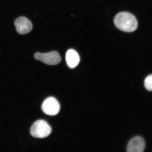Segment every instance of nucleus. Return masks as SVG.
Returning a JSON list of instances; mask_svg holds the SVG:
<instances>
[{"mask_svg": "<svg viewBox=\"0 0 152 152\" xmlns=\"http://www.w3.org/2000/svg\"><path fill=\"white\" fill-rule=\"evenodd\" d=\"M144 86L148 91H152V75H148L144 80Z\"/></svg>", "mask_w": 152, "mask_h": 152, "instance_id": "nucleus-8", "label": "nucleus"}, {"mask_svg": "<svg viewBox=\"0 0 152 152\" xmlns=\"http://www.w3.org/2000/svg\"><path fill=\"white\" fill-rule=\"evenodd\" d=\"M114 24L118 28L123 31L131 33L138 27L137 20L134 15L126 12L118 13L115 17Z\"/></svg>", "mask_w": 152, "mask_h": 152, "instance_id": "nucleus-1", "label": "nucleus"}, {"mask_svg": "<svg viewBox=\"0 0 152 152\" xmlns=\"http://www.w3.org/2000/svg\"><path fill=\"white\" fill-rule=\"evenodd\" d=\"M66 60L69 67L73 68L75 67L79 64L80 58L77 53L73 49H71L66 52Z\"/></svg>", "mask_w": 152, "mask_h": 152, "instance_id": "nucleus-7", "label": "nucleus"}, {"mask_svg": "<svg viewBox=\"0 0 152 152\" xmlns=\"http://www.w3.org/2000/svg\"><path fill=\"white\" fill-rule=\"evenodd\" d=\"M18 33L21 35L27 34L31 31L33 24L26 17H20L16 19L14 22Z\"/></svg>", "mask_w": 152, "mask_h": 152, "instance_id": "nucleus-5", "label": "nucleus"}, {"mask_svg": "<svg viewBox=\"0 0 152 152\" xmlns=\"http://www.w3.org/2000/svg\"><path fill=\"white\" fill-rule=\"evenodd\" d=\"M52 129L46 121L43 120L36 121L32 125L30 134L34 137L44 138L51 134Z\"/></svg>", "mask_w": 152, "mask_h": 152, "instance_id": "nucleus-2", "label": "nucleus"}, {"mask_svg": "<svg viewBox=\"0 0 152 152\" xmlns=\"http://www.w3.org/2000/svg\"><path fill=\"white\" fill-rule=\"evenodd\" d=\"M42 108L43 111L47 115H54L59 112L60 105L56 98L50 97L44 101Z\"/></svg>", "mask_w": 152, "mask_h": 152, "instance_id": "nucleus-4", "label": "nucleus"}, {"mask_svg": "<svg viewBox=\"0 0 152 152\" xmlns=\"http://www.w3.org/2000/svg\"><path fill=\"white\" fill-rule=\"evenodd\" d=\"M35 59L49 65H56L59 64L61 60L58 53L53 51L48 53H36L34 55Z\"/></svg>", "mask_w": 152, "mask_h": 152, "instance_id": "nucleus-3", "label": "nucleus"}, {"mask_svg": "<svg viewBox=\"0 0 152 152\" xmlns=\"http://www.w3.org/2000/svg\"><path fill=\"white\" fill-rule=\"evenodd\" d=\"M145 148V142L140 136H136L129 142L127 151L129 152H142Z\"/></svg>", "mask_w": 152, "mask_h": 152, "instance_id": "nucleus-6", "label": "nucleus"}]
</instances>
